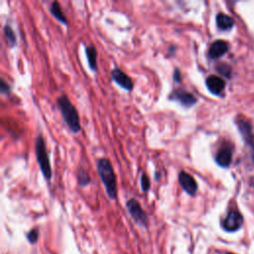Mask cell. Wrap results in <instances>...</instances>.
I'll return each mask as SVG.
<instances>
[{"label": "cell", "mask_w": 254, "mask_h": 254, "mask_svg": "<svg viewBox=\"0 0 254 254\" xmlns=\"http://www.w3.org/2000/svg\"><path fill=\"white\" fill-rule=\"evenodd\" d=\"M228 51V44L223 40L215 41L209 50V57L213 60L222 57Z\"/></svg>", "instance_id": "obj_9"}, {"label": "cell", "mask_w": 254, "mask_h": 254, "mask_svg": "<svg viewBox=\"0 0 254 254\" xmlns=\"http://www.w3.org/2000/svg\"><path fill=\"white\" fill-rule=\"evenodd\" d=\"M96 169L98 176L104 184L107 194L111 200L117 198V186H116V177L113 167L110 161L107 158H99L96 161Z\"/></svg>", "instance_id": "obj_1"}, {"label": "cell", "mask_w": 254, "mask_h": 254, "mask_svg": "<svg viewBox=\"0 0 254 254\" xmlns=\"http://www.w3.org/2000/svg\"><path fill=\"white\" fill-rule=\"evenodd\" d=\"M238 127H239V130L241 132V134L243 135L244 139L251 143V144H254L253 143V138H252V134H251V127L249 125L248 122L244 121V120H241L239 123H238Z\"/></svg>", "instance_id": "obj_15"}, {"label": "cell", "mask_w": 254, "mask_h": 254, "mask_svg": "<svg viewBox=\"0 0 254 254\" xmlns=\"http://www.w3.org/2000/svg\"><path fill=\"white\" fill-rule=\"evenodd\" d=\"M78 182H79V185L82 186V187L88 186L90 184V182H91L90 175L83 168L79 169V172H78Z\"/></svg>", "instance_id": "obj_17"}, {"label": "cell", "mask_w": 254, "mask_h": 254, "mask_svg": "<svg viewBox=\"0 0 254 254\" xmlns=\"http://www.w3.org/2000/svg\"><path fill=\"white\" fill-rule=\"evenodd\" d=\"M217 25L218 29L226 31L234 27L235 21L231 16H228L224 13H219L217 15Z\"/></svg>", "instance_id": "obj_12"}, {"label": "cell", "mask_w": 254, "mask_h": 254, "mask_svg": "<svg viewBox=\"0 0 254 254\" xmlns=\"http://www.w3.org/2000/svg\"><path fill=\"white\" fill-rule=\"evenodd\" d=\"M232 158H233V153L232 150L230 148H222L220 149L217 155H216V162L223 168H226L231 165L232 163Z\"/></svg>", "instance_id": "obj_11"}, {"label": "cell", "mask_w": 254, "mask_h": 254, "mask_svg": "<svg viewBox=\"0 0 254 254\" xmlns=\"http://www.w3.org/2000/svg\"><path fill=\"white\" fill-rule=\"evenodd\" d=\"M50 11L58 21H60L61 23H63L65 25L68 24V19H67L66 15L64 14V12L62 11V8H61V5L59 2L54 1L52 4H51Z\"/></svg>", "instance_id": "obj_14"}, {"label": "cell", "mask_w": 254, "mask_h": 254, "mask_svg": "<svg viewBox=\"0 0 254 254\" xmlns=\"http://www.w3.org/2000/svg\"><path fill=\"white\" fill-rule=\"evenodd\" d=\"M4 35L6 37V40H7V43L8 45L13 48L16 44H17V40H16V35L13 31V29L9 26V25H5L4 26Z\"/></svg>", "instance_id": "obj_16"}, {"label": "cell", "mask_w": 254, "mask_h": 254, "mask_svg": "<svg viewBox=\"0 0 254 254\" xmlns=\"http://www.w3.org/2000/svg\"><path fill=\"white\" fill-rule=\"evenodd\" d=\"M174 81L176 83H181V81H182V75H181L179 69H176L174 71Z\"/></svg>", "instance_id": "obj_22"}, {"label": "cell", "mask_w": 254, "mask_h": 254, "mask_svg": "<svg viewBox=\"0 0 254 254\" xmlns=\"http://www.w3.org/2000/svg\"><path fill=\"white\" fill-rule=\"evenodd\" d=\"M217 70H218V72L219 73L223 74L224 77H227V78L231 77L232 70H231V67L228 66V65H226V64H224V63H221L220 65L218 66Z\"/></svg>", "instance_id": "obj_18"}, {"label": "cell", "mask_w": 254, "mask_h": 254, "mask_svg": "<svg viewBox=\"0 0 254 254\" xmlns=\"http://www.w3.org/2000/svg\"><path fill=\"white\" fill-rule=\"evenodd\" d=\"M1 85H0V90H1V92L2 93H7L9 91H10V87H9V85L3 80V79H1Z\"/></svg>", "instance_id": "obj_21"}, {"label": "cell", "mask_w": 254, "mask_h": 254, "mask_svg": "<svg viewBox=\"0 0 254 254\" xmlns=\"http://www.w3.org/2000/svg\"><path fill=\"white\" fill-rule=\"evenodd\" d=\"M86 54L87 59L89 63V67L92 72L97 71V51L94 48V46L91 45L89 47H86Z\"/></svg>", "instance_id": "obj_13"}, {"label": "cell", "mask_w": 254, "mask_h": 254, "mask_svg": "<svg viewBox=\"0 0 254 254\" xmlns=\"http://www.w3.org/2000/svg\"><path fill=\"white\" fill-rule=\"evenodd\" d=\"M27 239L30 243L34 244L38 241L39 239V232L37 228H33V230H31L28 234H27Z\"/></svg>", "instance_id": "obj_19"}, {"label": "cell", "mask_w": 254, "mask_h": 254, "mask_svg": "<svg viewBox=\"0 0 254 254\" xmlns=\"http://www.w3.org/2000/svg\"><path fill=\"white\" fill-rule=\"evenodd\" d=\"M141 189L143 192H147L150 189V180L145 173L141 175Z\"/></svg>", "instance_id": "obj_20"}, {"label": "cell", "mask_w": 254, "mask_h": 254, "mask_svg": "<svg viewBox=\"0 0 254 254\" xmlns=\"http://www.w3.org/2000/svg\"><path fill=\"white\" fill-rule=\"evenodd\" d=\"M242 221L243 218L241 215L236 211H232L227 214L226 218H224L222 222V227L226 232H230V233L236 232L240 228Z\"/></svg>", "instance_id": "obj_7"}, {"label": "cell", "mask_w": 254, "mask_h": 254, "mask_svg": "<svg viewBox=\"0 0 254 254\" xmlns=\"http://www.w3.org/2000/svg\"><path fill=\"white\" fill-rule=\"evenodd\" d=\"M206 85L208 90L213 94L218 95L223 91L225 87V82L221 78L218 77V75H210V77H208V79L206 80Z\"/></svg>", "instance_id": "obj_10"}, {"label": "cell", "mask_w": 254, "mask_h": 254, "mask_svg": "<svg viewBox=\"0 0 254 254\" xmlns=\"http://www.w3.org/2000/svg\"><path fill=\"white\" fill-rule=\"evenodd\" d=\"M58 107L61 110L62 116L70 128V130L73 133H78L81 131V120L80 115L78 113L77 109L73 107L71 100L67 97V95L63 94L57 99Z\"/></svg>", "instance_id": "obj_2"}, {"label": "cell", "mask_w": 254, "mask_h": 254, "mask_svg": "<svg viewBox=\"0 0 254 254\" xmlns=\"http://www.w3.org/2000/svg\"><path fill=\"white\" fill-rule=\"evenodd\" d=\"M35 152H36V158L37 162L39 164V168L44 175L46 180H50L52 178V168H51V164L49 161V157L47 154L46 145L43 136L40 134L38 135L35 143Z\"/></svg>", "instance_id": "obj_3"}, {"label": "cell", "mask_w": 254, "mask_h": 254, "mask_svg": "<svg viewBox=\"0 0 254 254\" xmlns=\"http://www.w3.org/2000/svg\"><path fill=\"white\" fill-rule=\"evenodd\" d=\"M178 179H179V183L181 185V187L183 188V190L191 195V196H195L197 194L198 191V184L195 180V178L190 175L189 173L182 171L179 173V177H178Z\"/></svg>", "instance_id": "obj_8"}, {"label": "cell", "mask_w": 254, "mask_h": 254, "mask_svg": "<svg viewBox=\"0 0 254 254\" xmlns=\"http://www.w3.org/2000/svg\"><path fill=\"white\" fill-rule=\"evenodd\" d=\"M126 208L132 219L141 227H148L149 221L146 213L143 211L140 202L135 199H130L126 202Z\"/></svg>", "instance_id": "obj_4"}, {"label": "cell", "mask_w": 254, "mask_h": 254, "mask_svg": "<svg viewBox=\"0 0 254 254\" xmlns=\"http://www.w3.org/2000/svg\"><path fill=\"white\" fill-rule=\"evenodd\" d=\"M110 74H111L112 80L122 89L128 91L133 90L134 83H133L132 79L129 77L128 74H126L122 70L115 68L111 71Z\"/></svg>", "instance_id": "obj_6"}, {"label": "cell", "mask_w": 254, "mask_h": 254, "mask_svg": "<svg viewBox=\"0 0 254 254\" xmlns=\"http://www.w3.org/2000/svg\"><path fill=\"white\" fill-rule=\"evenodd\" d=\"M226 254H234V253H226Z\"/></svg>", "instance_id": "obj_23"}, {"label": "cell", "mask_w": 254, "mask_h": 254, "mask_svg": "<svg viewBox=\"0 0 254 254\" xmlns=\"http://www.w3.org/2000/svg\"><path fill=\"white\" fill-rule=\"evenodd\" d=\"M170 99L174 101H178L185 108L194 107L197 104V97L194 96L192 93L188 92L183 89H177L172 91L170 94Z\"/></svg>", "instance_id": "obj_5"}]
</instances>
